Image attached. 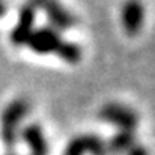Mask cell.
Returning a JSON list of instances; mask_svg holds the SVG:
<instances>
[{"label":"cell","instance_id":"5","mask_svg":"<svg viewBox=\"0 0 155 155\" xmlns=\"http://www.w3.org/2000/svg\"><path fill=\"white\" fill-rule=\"evenodd\" d=\"M35 17H36V10L35 6L28 2L27 5H24L17 16V22L14 25V28L10 33V39L16 47H22L27 45L28 42L30 35L33 33V25H35Z\"/></svg>","mask_w":155,"mask_h":155},{"label":"cell","instance_id":"4","mask_svg":"<svg viewBox=\"0 0 155 155\" xmlns=\"http://www.w3.org/2000/svg\"><path fill=\"white\" fill-rule=\"evenodd\" d=\"M61 35L53 30L52 27H39V28L33 30L30 35L27 45L39 55H49V53H55L57 49L61 44Z\"/></svg>","mask_w":155,"mask_h":155},{"label":"cell","instance_id":"14","mask_svg":"<svg viewBox=\"0 0 155 155\" xmlns=\"http://www.w3.org/2000/svg\"><path fill=\"white\" fill-rule=\"evenodd\" d=\"M10 155H13V153H10Z\"/></svg>","mask_w":155,"mask_h":155},{"label":"cell","instance_id":"10","mask_svg":"<svg viewBox=\"0 0 155 155\" xmlns=\"http://www.w3.org/2000/svg\"><path fill=\"white\" fill-rule=\"evenodd\" d=\"M85 150L91 155H108L107 143L97 135H83Z\"/></svg>","mask_w":155,"mask_h":155},{"label":"cell","instance_id":"8","mask_svg":"<svg viewBox=\"0 0 155 155\" xmlns=\"http://www.w3.org/2000/svg\"><path fill=\"white\" fill-rule=\"evenodd\" d=\"M138 144L136 143V135L135 132H129V130H119L117 133H114L110 141L107 143V149H108V155H122L127 153L132 147Z\"/></svg>","mask_w":155,"mask_h":155},{"label":"cell","instance_id":"13","mask_svg":"<svg viewBox=\"0 0 155 155\" xmlns=\"http://www.w3.org/2000/svg\"><path fill=\"white\" fill-rule=\"evenodd\" d=\"M5 11H6V6H5V3H3V0H0V17L5 14Z\"/></svg>","mask_w":155,"mask_h":155},{"label":"cell","instance_id":"11","mask_svg":"<svg viewBox=\"0 0 155 155\" xmlns=\"http://www.w3.org/2000/svg\"><path fill=\"white\" fill-rule=\"evenodd\" d=\"M85 144H83V135H78L75 138H72L66 149H64V155H85Z\"/></svg>","mask_w":155,"mask_h":155},{"label":"cell","instance_id":"2","mask_svg":"<svg viewBox=\"0 0 155 155\" xmlns=\"http://www.w3.org/2000/svg\"><path fill=\"white\" fill-rule=\"evenodd\" d=\"M99 117L104 122L117 127L119 130H129V132H135V129L140 124L138 113L129 107L116 102L105 104L99 110Z\"/></svg>","mask_w":155,"mask_h":155},{"label":"cell","instance_id":"12","mask_svg":"<svg viewBox=\"0 0 155 155\" xmlns=\"http://www.w3.org/2000/svg\"><path fill=\"white\" fill-rule=\"evenodd\" d=\"M127 155H149V152H147V149H146L144 146L136 144L135 147H132L129 152H127Z\"/></svg>","mask_w":155,"mask_h":155},{"label":"cell","instance_id":"1","mask_svg":"<svg viewBox=\"0 0 155 155\" xmlns=\"http://www.w3.org/2000/svg\"><path fill=\"white\" fill-rule=\"evenodd\" d=\"M30 102L25 97H17L5 107L0 117V138L8 149H14L19 140V125L30 113Z\"/></svg>","mask_w":155,"mask_h":155},{"label":"cell","instance_id":"3","mask_svg":"<svg viewBox=\"0 0 155 155\" xmlns=\"http://www.w3.org/2000/svg\"><path fill=\"white\" fill-rule=\"evenodd\" d=\"M30 3L35 6V10H42L50 22V27L58 33L63 30L72 28L77 21L75 16L71 14L58 0H30Z\"/></svg>","mask_w":155,"mask_h":155},{"label":"cell","instance_id":"9","mask_svg":"<svg viewBox=\"0 0 155 155\" xmlns=\"http://www.w3.org/2000/svg\"><path fill=\"white\" fill-rule=\"evenodd\" d=\"M57 55L60 60L69 63V64H75L81 60V47L78 44L72 41H61L60 47L57 49Z\"/></svg>","mask_w":155,"mask_h":155},{"label":"cell","instance_id":"7","mask_svg":"<svg viewBox=\"0 0 155 155\" xmlns=\"http://www.w3.org/2000/svg\"><path fill=\"white\" fill-rule=\"evenodd\" d=\"M19 138H22L28 146L31 155H49V144L38 124L25 125L22 130H19Z\"/></svg>","mask_w":155,"mask_h":155},{"label":"cell","instance_id":"6","mask_svg":"<svg viewBox=\"0 0 155 155\" xmlns=\"http://www.w3.org/2000/svg\"><path fill=\"white\" fill-rule=\"evenodd\" d=\"M121 21L127 35L136 36L144 24V8L140 0H127L121 10Z\"/></svg>","mask_w":155,"mask_h":155}]
</instances>
